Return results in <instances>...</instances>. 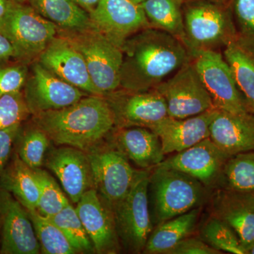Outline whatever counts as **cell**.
I'll return each instance as SVG.
<instances>
[{
    "label": "cell",
    "mask_w": 254,
    "mask_h": 254,
    "mask_svg": "<svg viewBox=\"0 0 254 254\" xmlns=\"http://www.w3.org/2000/svg\"><path fill=\"white\" fill-rule=\"evenodd\" d=\"M122 50L120 88L131 91L154 89L191 60L180 40L152 27L130 37Z\"/></svg>",
    "instance_id": "1"
},
{
    "label": "cell",
    "mask_w": 254,
    "mask_h": 254,
    "mask_svg": "<svg viewBox=\"0 0 254 254\" xmlns=\"http://www.w3.org/2000/svg\"><path fill=\"white\" fill-rule=\"evenodd\" d=\"M33 124L58 145L87 151L108 137L115 127V116L108 100L90 95L59 110L33 115Z\"/></svg>",
    "instance_id": "2"
},
{
    "label": "cell",
    "mask_w": 254,
    "mask_h": 254,
    "mask_svg": "<svg viewBox=\"0 0 254 254\" xmlns=\"http://www.w3.org/2000/svg\"><path fill=\"white\" fill-rule=\"evenodd\" d=\"M205 187L196 179L175 169L158 165L150 174L148 195L155 226L198 208Z\"/></svg>",
    "instance_id": "3"
},
{
    "label": "cell",
    "mask_w": 254,
    "mask_h": 254,
    "mask_svg": "<svg viewBox=\"0 0 254 254\" xmlns=\"http://www.w3.org/2000/svg\"><path fill=\"white\" fill-rule=\"evenodd\" d=\"M183 44L190 59L205 50L220 51L237 40L228 4L196 1L184 3Z\"/></svg>",
    "instance_id": "4"
},
{
    "label": "cell",
    "mask_w": 254,
    "mask_h": 254,
    "mask_svg": "<svg viewBox=\"0 0 254 254\" xmlns=\"http://www.w3.org/2000/svg\"><path fill=\"white\" fill-rule=\"evenodd\" d=\"M81 53L86 62L92 83L102 96L120 88L123 61L122 48L91 26L77 31L58 29Z\"/></svg>",
    "instance_id": "5"
},
{
    "label": "cell",
    "mask_w": 254,
    "mask_h": 254,
    "mask_svg": "<svg viewBox=\"0 0 254 254\" xmlns=\"http://www.w3.org/2000/svg\"><path fill=\"white\" fill-rule=\"evenodd\" d=\"M150 170H136L128 193L113 209L119 240L134 254L143 253L153 229L148 195Z\"/></svg>",
    "instance_id": "6"
},
{
    "label": "cell",
    "mask_w": 254,
    "mask_h": 254,
    "mask_svg": "<svg viewBox=\"0 0 254 254\" xmlns=\"http://www.w3.org/2000/svg\"><path fill=\"white\" fill-rule=\"evenodd\" d=\"M0 32L16 52V59L28 63L38 58L58 35V27L37 13L29 4L12 0L0 21Z\"/></svg>",
    "instance_id": "7"
},
{
    "label": "cell",
    "mask_w": 254,
    "mask_h": 254,
    "mask_svg": "<svg viewBox=\"0 0 254 254\" xmlns=\"http://www.w3.org/2000/svg\"><path fill=\"white\" fill-rule=\"evenodd\" d=\"M86 153L91 162L94 189L113 211L129 190L136 170L110 141L103 140Z\"/></svg>",
    "instance_id": "8"
},
{
    "label": "cell",
    "mask_w": 254,
    "mask_h": 254,
    "mask_svg": "<svg viewBox=\"0 0 254 254\" xmlns=\"http://www.w3.org/2000/svg\"><path fill=\"white\" fill-rule=\"evenodd\" d=\"M166 103L169 117L185 119L215 109L191 60L155 87Z\"/></svg>",
    "instance_id": "9"
},
{
    "label": "cell",
    "mask_w": 254,
    "mask_h": 254,
    "mask_svg": "<svg viewBox=\"0 0 254 254\" xmlns=\"http://www.w3.org/2000/svg\"><path fill=\"white\" fill-rule=\"evenodd\" d=\"M191 61L215 109L235 114L248 112L222 52L201 51Z\"/></svg>",
    "instance_id": "10"
},
{
    "label": "cell",
    "mask_w": 254,
    "mask_h": 254,
    "mask_svg": "<svg viewBox=\"0 0 254 254\" xmlns=\"http://www.w3.org/2000/svg\"><path fill=\"white\" fill-rule=\"evenodd\" d=\"M115 116V127L151 129L168 116L163 97L155 89L131 91L120 88L105 95Z\"/></svg>",
    "instance_id": "11"
},
{
    "label": "cell",
    "mask_w": 254,
    "mask_h": 254,
    "mask_svg": "<svg viewBox=\"0 0 254 254\" xmlns=\"http://www.w3.org/2000/svg\"><path fill=\"white\" fill-rule=\"evenodd\" d=\"M22 91L33 116L70 106L88 95L55 76L38 61L33 63Z\"/></svg>",
    "instance_id": "12"
},
{
    "label": "cell",
    "mask_w": 254,
    "mask_h": 254,
    "mask_svg": "<svg viewBox=\"0 0 254 254\" xmlns=\"http://www.w3.org/2000/svg\"><path fill=\"white\" fill-rule=\"evenodd\" d=\"M89 16L92 26L120 48L130 37L150 27L141 5L131 0H100Z\"/></svg>",
    "instance_id": "13"
},
{
    "label": "cell",
    "mask_w": 254,
    "mask_h": 254,
    "mask_svg": "<svg viewBox=\"0 0 254 254\" xmlns=\"http://www.w3.org/2000/svg\"><path fill=\"white\" fill-rule=\"evenodd\" d=\"M0 254H38L41 247L28 210L9 192L0 190Z\"/></svg>",
    "instance_id": "14"
},
{
    "label": "cell",
    "mask_w": 254,
    "mask_h": 254,
    "mask_svg": "<svg viewBox=\"0 0 254 254\" xmlns=\"http://www.w3.org/2000/svg\"><path fill=\"white\" fill-rule=\"evenodd\" d=\"M38 62L55 76L85 93L100 95L92 83L83 55L64 36L57 35L39 55Z\"/></svg>",
    "instance_id": "15"
},
{
    "label": "cell",
    "mask_w": 254,
    "mask_h": 254,
    "mask_svg": "<svg viewBox=\"0 0 254 254\" xmlns=\"http://www.w3.org/2000/svg\"><path fill=\"white\" fill-rule=\"evenodd\" d=\"M228 158L208 137L164 160L160 165L186 173L196 179L203 186L210 187L215 186L221 180Z\"/></svg>",
    "instance_id": "16"
},
{
    "label": "cell",
    "mask_w": 254,
    "mask_h": 254,
    "mask_svg": "<svg viewBox=\"0 0 254 254\" xmlns=\"http://www.w3.org/2000/svg\"><path fill=\"white\" fill-rule=\"evenodd\" d=\"M45 163L73 203H77L87 190L94 189L91 162L83 150L60 145L50 151Z\"/></svg>",
    "instance_id": "17"
},
{
    "label": "cell",
    "mask_w": 254,
    "mask_h": 254,
    "mask_svg": "<svg viewBox=\"0 0 254 254\" xmlns=\"http://www.w3.org/2000/svg\"><path fill=\"white\" fill-rule=\"evenodd\" d=\"M76 212L91 239L95 253L112 254L120 251L113 211L95 189L83 193L76 203Z\"/></svg>",
    "instance_id": "18"
},
{
    "label": "cell",
    "mask_w": 254,
    "mask_h": 254,
    "mask_svg": "<svg viewBox=\"0 0 254 254\" xmlns=\"http://www.w3.org/2000/svg\"><path fill=\"white\" fill-rule=\"evenodd\" d=\"M217 109L185 119L167 117L151 128L161 141L164 153H178L210 137L212 121Z\"/></svg>",
    "instance_id": "19"
},
{
    "label": "cell",
    "mask_w": 254,
    "mask_h": 254,
    "mask_svg": "<svg viewBox=\"0 0 254 254\" xmlns=\"http://www.w3.org/2000/svg\"><path fill=\"white\" fill-rule=\"evenodd\" d=\"M212 213L236 232L247 252L254 242V195L227 189L217 190Z\"/></svg>",
    "instance_id": "20"
},
{
    "label": "cell",
    "mask_w": 254,
    "mask_h": 254,
    "mask_svg": "<svg viewBox=\"0 0 254 254\" xmlns=\"http://www.w3.org/2000/svg\"><path fill=\"white\" fill-rule=\"evenodd\" d=\"M210 138L228 158L254 150V115L217 111L210 125Z\"/></svg>",
    "instance_id": "21"
},
{
    "label": "cell",
    "mask_w": 254,
    "mask_h": 254,
    "mask_svg": "<svg viewBox=\"0 0 254 254\" xmlns=\"http://www.w3.org/2000/svg\"><path fill=\"white\" fill-rule=\"evenodd\" d=\"M108 136L109 141L139 168H155L165 160L161 141L149 128L114 127Z\"/></svg>",
    "instance_id": "22"
},
{
    "label": "cell",
    "mask_w": 254,
    "mask_h": 254,
    "mask_svg": "<svg viewBox=\"0 0 254 254\" xmlns=\"http://www.w3.org/2000/svg\"><path fill=\"white\" fill-rule=\"evenodd\" d=\"M0 190L11 193L26 210H38L40 193L34 170L15 151L0 176Z\"/></svg>",
    "instance_id": "23"
},
{
    "label": "cell",
    "mask_w": 254,
    "mask_h": 254,
    "mask_svg": "<svg viewBox=\"0 0 254 254\" xmlns=\"http://www.w3.org/2000/svg\"><path fill=\"white\" fill-rule=\"evenodd\" d=\"M198 213V208H194L155 226L148 237L143 253L168 254L177 243L193 232Z\"/></svg>",
    "instance_id": "24"
},
{
    "label": "cell",
    "mask_w": 254,
    "mask_h": 254,
    "mask_svg": "<svg viewBox=\"0 0 254 254\" xmlns=\"http://www.w3.org/2000/svg\"><path fill=\"white\" fill-rule=\"evenodd\" d=\"M43 18L65 31H77L91 27L89 14L73 0H26Z\"/></svg>",
    "instance_id": "25"
},
{
    "label": "cell",
    "mask_w": 254,
    "mask_h": 254,
    "mask_svg": "<svg viewBox=\"0 0 254 254\" xmlns=\"http://www.w3.org/2000/svg\"><path fill=\"white\" fill-rule=\"evenodd\" d=\"M222 53L231 69L246 109L254 115V52L235 40Z\"/></svg>",
    "instance_id": "26"
},
{
    "label": "cell",
    "mask_w": 254,
    "mask_h": 254,
    "mask_svg": "<svg viewBox=\"0 0 254 254\" xmlns=\"http://www.w3.org/2000/svg\"><path fill=\"white\" fill-rule=\"evenodd\" d=\"M141 5L150 27L167 32L183 43L185 26L182 0H146Z\"/></svg>",
    "instance_id": "27"
},
{
    "label": "cell",
    "mask_w": 254,
    "mask_h": 254,
    "mask_svg": "<svg viewBox=\"0 0 254 254\" xmlns=\"http://www.w3.org/2000/svg\"><path fill=\"white\" fill-rule=\"evenodd\" d=\"M221 180L225 189L254 195V150L227 159Z\"/></svg>",
    "instance_id": "28"
},
{
    "label": "cell",
    "mask_w": 254,
    "mask_h": 254,
    "mask_svg": "<svg viewBox=\"0 0 254 254\" xmlns=\"http://www.w3.org/2000/svg\"><path fill=\"white\" fill-rule=\"evenodd\" d=\"M37 239L44 254H78L59 227L37 210H28Z\"/></svg>",
    "instance_id": "29"
},
{
    "label": "cell",
    "mask_w": 254,
    "mask_h": 254,
    "mask_svg": "<svg viewBox=\"0 0 254 254\" xmlns=\"http://www.w3.org/2000/svg\"><path fill=\"white\" fill-rule=\"evenodd\" d=\"M50 141L48 135L34 124L25 128L21 126L15 141V152L33 170L40 168L44 163Z\"/></svg>",
    "instance_id": "30"
},
{
    "label": "cell",
    "mask_w": 254,
    "mask_h": 254,
    "mask_svg": "<svg viewBox=\"0 0 254 254\" xmlns=\"http://www.w3.org/2000/svg\"><path fill=\"white\" fill-rule=\"evenodd\" d=\"M48 218L59 227L78 254L95 252L93 243L78 216L76 208L71 203L59 213Z\"/></svg>",
    "instance_id": "31"
},
{
    "label": "cell",
    "mask_w": 254,
    "mask_h": 254,
    "mask_svg": "<svg viewBox=\"0 0 254 254\" xmlns=\"http://www.w3.org/2000/svg\"><path fill=\"white\" fill-rule=\"evenodd\" d=\"M200 239L219 252L247 254L236 232L220 219L211 217L200 230Z\"/></svg>",
    "instance_id": "32"
},
{
    "label": "cell",
    "mask_w": 254,
    "mask_h": 254,
    "mask_svg": "<svg viewBox=\"0 0 254 254\" xmlns=\"http://www.w3.org/2000/svg\"><path fill=\"white\" fill-rule=\"evenodd\" d=\"M39 188L38 211L44 216H53L69 204L68 198L54 178L43 169H33Z\"/></svg>",
    "instance_id": "33"
},
{
    "label": "cell",
    "mask_w": 254,
    "mask_h": 254,
    "mask_svg": "<svg viewBox=\"0 0 254 254\" xmlns=\"http://www.w3.org/2000/svg\"><path fill=\"white\" fill-rule=\"evenodd\" d=\"M237 41L254 52V0H229Z\"/></svg>",
    "instance_id": "34"
},
{
    "label": "cell",
    "mask_w": 254,
    "mask_h": 254,
    "mask_svg": "<svg viewBox=\"0 0 254 254\" xmlns=\"http://www.w3.org/2000/svg\"><path fill=\"white\" fill-rule=\"evenodd\" d=\"M31 115L23 91L0 96V130L22 124Z\"/></svg>",
    "instance_id": "35"
},
{
    "label": "cell",
    "mask_w": 254,
    "mask_h": 254,
    "mask_svg": "<svg viewBox=\"0 0 254 254\" xmlns=\"http://www.w3.org/2000/svg\"><path fill=\"white\" fill-rule=\"evenodd\" d=\"M9 60L0 63V96L22 91L29 73L27 63L16 59L9 63Z\"/></svg>",
    "instance_id": "36"
},
{
    "label": "cell",
    "mask_w": 254,
    "mask_h": 254,
    "mask_svg": "<svg viewBox=\"0 0 254 254\" xmlns=\"http://www.w3.org/2000/svg\"><path fill=\"white\" fill-rule=\"evenodd\" d=\"M22 124L0 130V176L9 163Z\"/></svg>",
    "instance_id": "37"
},
{
    "label": "cell",
    "mask_w": 254,
    "mask_h": 254,
    "mask_svg": "<svg viewBox=\"0 0 254 254\" xmlns=\"http://www.w3.org/2000/svg\"><path fill=\"white\" fill-rule=\"evenodd\" d=\"M222 252L215 250L213 247L205 243L204 241L197 237H187L173 248L169 251L167 254H220Z\"/></svg>",
    "instance_id": "38"
},
{
    "label": "cell",
    "mask_w": 254,
    "mask_h": 254,
    "mask_svg": "<svg viewBox=\"0 0 254 254\" xmlns=\"http://www.w3.org/2000/svg\"><path fill=\"white\" fill-rule=\"evenodd\" d=\"M16 59V52L9 40L0 32V63Z\"/></svg>",
    "instance_id": "39"
},
{
    "label": "cell",
    "mask_w": 254,
    "mask_h": 254,
    "mask_svg": "<svg viewBox=\"0 0 254 254\" xmlns=\"http://www.w3.org/2000/svg\"><path fill=\"white\" fill-rule=\"evenodd\" d=\"M73 1L90 14L98 6L100 0H73Z\"/></svg>",
    "instance_id": "40"
},
{
    "label": "cell",
    "mask_w": 254,
    "mask_h": 254,
    "mask_svg": "<svg viewBox=\"0 0 254 254\" xmlns=\"http://www.w3.org/2000/svg\"><path fill=\"white\" fill-rule=\"evenodd\" d=\"M12 0H0V21L9 11Z\"/></svg>",
    "instance_id": "41"
},
{
    "label": "cell",
    "mask_w": 254,
    "mask_h": 254,
    "mask_svg": "<svg viewBox=\"0 0 254 254\" xmlns=\"http://www.w3.org/2000/svg\"><path fill=\"white\" fill-rule=\"evenodd\" d=\"M184 3L189 2V1H210V2L219 3V4H228L229 0H182Z\"/></svg>",
    "instance_id": "42"
},
{
    "label": "cell",
    "mask_w": 254,
    "mask_h": 254,
    "mask_svg": "<svg viewBox=\"0 0 254 254\" xmlns=\"http://www.w3.org/2000/svg\"><path fill=\"white\" fill-rule=\"evenodd\" d=\"M247 254H254V242L247 250Z\"/></svg>",
    "instance_id": "43"
},
{
    "label": "cell",
    "mask_w": 254,
    "mask_h": 254,
    "mask_svg": "<svg viewBox=\"0 0 254 254\" xmlns=\"http://www.w3.org/2000/svg\"><path fill=\"white\" fill-rule=\"evenodd\" d=\"M133 2L136 3V4H141L142 3L144 2L146 0H131Z\"/></svg>",
    "instance_id": "44"
},
{
    "label": "cell",
    "mask_w": 254,
    "mask_h": 254,
    "mask_svg": "<svg viewBox=\"0 0 254 254\" xmlns=\"http://www.w3.org/2000/svg\"><path fill=\"white\" fill-rule=\"evenodd\" d=\"M15 1H18V2L25 3L26 0H15Z\"/></svg>",
    "instance_id": "45"
}]
</instances>
